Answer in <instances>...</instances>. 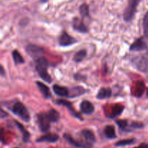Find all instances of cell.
I'll use <instances>...</instances> for the list:
<instances>
[{
    "label": "cell",
    "instance_id": "34",
    "mask_svg": "<svg viewBox=\"0 0 148 148\" xmlns=\"http://www.w3.org/2000/svg\"><path fill=\"white\" fill-rule=\"evenodd\" d=\"M147 96L148 97V90H147Z\"/></svg>",
    "mask_w": 148,
    "mask_h": 148
},
{
    "label": "cell",
    "instance_id": "4",
    "mask_svg": "<svg viewBox=\"0 0 148 148\" xmlns=\"http://www.w3.org/2000/svg\"><path fill=\"white\" fill-rule=\"evenodd\" d=\"M132 64L137 69L148 76V59L144 56H137L132 60Z\"/></svg>",
    "mask_w": 148,
    "mask_h": 148
},
{
    "label": "cell",
    "instance_id": "3",
    "mask_svg": "<svg viewBox=\"0 0 148 148\" xmlns=\"http://www.w3.org/2000/svg\"><path fill=\"white\" fill-rule=\"evenodd\" d=\"M142 0H129L128 5L124 12V21L129 23L132 21L137 12V8Z\"/></svg>",
    "mask_w": 148,
    "mask_h": 148
},
{
    "label": "cell",
    "instance_id": "22",
    "mask_svg": "<svg viewBox=\"0 0 148 148\" xmlns=\"http://www.w3.org/2000/svg\"><path fill=\"white\" fill-rule=\"evenodd\" d=\"M104 134H105L106 137L108 139H114L116 137L115 128L112 125H108L105 127Z\"/></svg>",
    "mask_w": 148,
    "mask_h": 148
},
{
    "label": "cell",
    "instance_id": "21",
    "mask_svg": "<svg viewBox=\"0 0 148 148\" xmlns=\"http://www.w3.org/2000/svg\"><path fill=\"white\" fill-rule=\"evenodd\" d=\"M48 119L50 121V122H57L59 121L60 116H59V112L55 109H51L46 113Z\"/></svg>",
    "mask_w": 148,
    "mask_h": 148
},
{
    "label": "cell",
    "instance_id": "9",
    "mask_svg": "<svg viewBox=\"0 0 148 148\" xmlns=\"http://www.w3.org/2000/svg\"><path fill=\"white\" fill-rule=\"evenodd\" d=\"M56 103L59 104V105H62V106H64L66 107L72 116H74L75 117H76V118L79 119L80 120H83V119L82 118L80 114H79L77 111H76V110L74 108L72 103L69 102V101H66V100L62 99V100H58V101H56Z\"/></svg>",
    "mask_w": 148,
    "mask_h": 148
},
{
    "label": "cell",
    "instance_id": "30",
    "mask_svg": "<svg viewBox=\"0 0 148 148\" xmlns=\"http://www.w3.org/2000/svg\"><path fill=\"white\" fill-rule=\"evenodd\" d=\"M132 128H135V129H142L144 127V124L143 123H140V122H132V124H131L130 126Z\"/></svg>",
    "mask_w": 148,
    "mask_h": 148
},
{
    "label": "cell",
    "instance_id": "23",
    "mask_svg": "<svg viewBox=\"0 0 148 148\" xmlns=\"http://www.w3.org/2000/svg\"><path fill=\"white\" fill-rule=\"evenodd\" d=\"M85 92V90L82 88V87H76V88H72V90L69 91V96L70 98H75V97H77L79 95H82Z\"/></svg>",
    "mask_w": 148,
    "mask_h": 148
},
{
    "label": "cell",
    "instance_id": "20",
    "mask_svg": "<svg viewBox=\"0 0 148 148\" xmlns=\"http://www.w3.org/2000/svg\"><path fill=\"white\" fill-rule=\"evenodd\" d=\"M145 89V83L143 81H138L135 85V89H134V94L136 97H141L143 95Z\"/></svg>",
    "mask_w": 148,
    "mask_h": 148
},
{
    "label": "cell",
    "instance_id": "16",
    "mask_svg": "<svg viewBox=\"0 0 148 148\" xmlns=\"http://www.w3.org/2000/svg\"><path fill=\"white\" fill-rule=\"evenodd\" d=\"M82 137H84L85 140L90 144H93L95 143V136L94 133L90 130H83L81 132Z\"/></svg>",
    "mask_w": 148,
    "mask_h": 148
},
{
    "label": "cell",
    "instance_id": "11",
    "mask_svg": "<svg viewBox=\"0 0 148 148\" xmlns=\"http://www.w3.org/2000/svg\"><path fill=\"white\" fill-rule=\"evenodd\" d=\"M59 137L58 134H54V133H48L46 134L45 135L41 136L40 137H39L37 140L38 143H43V142H46V143H56L58 140H59Z\"/></svg>",
    "mask_w": 148,
    "mask_h": 148
},
{
    "label": "cell",
    "instance_id": "26",
    "mask_svg": "<svg viewBox=\"0 0 148 148\" xmlns=\"http://www.w3.org/2000/svg\"><path fill=\"white\" fill-rule=\"evenodd\" d=\"M79 13L82 17H90L89 12V6L86 3H84L79 7Z\"/></svg>",
    "mask_w": 148,
    "mask_h": 148
},
{
    "label": "cell",
    "instance_id": "6",
    "mask_svg": "<svg viewBox=\"0 0 148 148\" xmlns=\"http://www.w3.org/2000/svg\"><path fill=\"white\" fill-rule=\"evenodd\" d=\"M38 121L39 128L42 132H47L50 130V121L48 119L46 113H40L38 114Z\"/></svg>",
    "mask_w": 148,
    "mask_h": 148
},
{
    "label": "cell",
    "instance_id": "15",
    "mask_svg": "<svg viewBox=\"0 0 148 148\" xmlns=\"http://www.w3.org/2000/svg\"><path fill=\"white\" fill-rule=\"evenodd\" d=\"M112 95V90L110 88H102L99 90L98 94L96 95V98L99 100L106 99L108 98Z\"/></svg>",
    "mask_w": 148,
    "mask_h": 148
},
{
    "label": "cell",
    "instance_id": "5",
    "mask_svg": "<svg viewBox=\"0 0 148 148\" xmlns=\"http://www.w3.org/2000/svg\"><path fill=\"white\" fill-rule=\"evenodd\" d=\"M25 49L27 54L30 55L32 58L39 59V58L42 57L41 56L44 53V50L43 48L37 46V45L30 44L27 46Z\"/></svg>",
    "mask_w": 148,
    "mask_h": 148
},
{
    "label": "cell",
    "instance_id": "2",
    "mask_svg": "<svg viewBox=\"0 0 148 148\" xmlns=\"http://www.w3.org/2000/svg\"><path fill=\"white\" fill-rule=\"evenodd\" d=\"M12 111L14 114L21 119L25 122H29L30 120V115L27 108L21 102H16L12 105L11 108Z\"/></svg>",
    "mask_w": 148,
    "mask_h": 148
},
{
    "label": "cell",
    "instance_id": "10",
    "mask_svg": "<svg viewBox=\"0 0 148 148\" xmlns=\"http://www.w3.org/2000/svg\"><path fill=\"white\" fill-rule=\"evenodd\" d=\"M72 26H73L74 30H77V31L81 33H87L88 32V27L85 25V23L82 22V20L77 18V17L74 19Z\"/></svg>",
    "mask_w": 148,
    "mask_h": 148
},
{
    "label": "cell",
    "instance_id": "31",
    "mask_svg": "<svg viewBox=\"0 0 148 148\" xmlns=\"http://www.w3.org/2000/svg\"><path fill=\"white\" fill-rule=\"evenodd\" d=\"M7 115H8V114H7V113L0 108V117H2L3 118V117L7 116Z\"/></svg>",
    "mask_w": 148,
    "mask_h": 148
},
{
    "label": "cell",
    "instance_id": "24",
    "mask_svg": "<svg viewBox=\"0 0 148 148\" xmlns=\"http://www.w3.org/2000/svg\"><path fill=\"white\" fill-rule=\"evenodd\" d=\"M12 55L13 60H14L15 64H22L25 62V59H23V57L22 56V55L20 54V52L17 50H14L12 53Z\"/></svg>",
    "mask_w": 148,
    "mask_h": 148
},
{
    "label": "cell",
    "instance_id": "7",
    "mask_svg": "<svg viewBox=\"0 0 148 148\" xmlns=\"http://www.w3.org/2000/svg\"><path fill=\"white\" fill-rule=\"evenodd\" d=\"M147 49V43L145 40L144 37L137 38L132 44L130 46V50L131 51H140Z\"/></svg>",
    "mask_w": 148,
    "mask_h": 148
},
{
    "label": "cell",
    "instance_id": "35",
    "mask_svg": "<svg viewBox=\"0 0 148 148\" xmlns=\"http://www.w3.org/2000/svg\"><path fill=\"white\" fill-rule=\"evenodd\" d=\"M15 148H18V147H15Z\"/></svg>",
    "mask_w": 148,
    "mask_h": 148
},
{
    "label": "cell",
    "instance_id": "1",
    "mask_svg": "<svg viewBox=\"0 0 148 148\" xmlns=\"http://www.w3.org/2000/svg\"><path fill=\"white\" fill-rule=\"evenodd\" d=\"M48 66H49V62L46 58L40 57L36 59V69L38 73L39 76L41 77L42 79L49 83H51L52 79L48 72Z\"/></svg>",
    "mask_w": 148,
    "mask_h": 148
},
{
    "label": "cell",
    "instance_id": "27",
    "mask_svg": "<svg viewBox=\"0 0 148 148\" xmlns=\"http://www.w3.org/2000/svg\"><path fill=\"white\" fill-rule=\"evenodd\" d=\"M134 143H135V139H128V140H123L117 142L115 145L117 146V147H121V146L130 145H132Z\"/></svg>",
    "mask_w": 148,
    "mask_h": 148
},
{
    "label": "cell",
    "instance_id": "29",
    "mask_svg": "<svg viewBox=\"0 0 148 148\" xmlns=\"http://www.w3.org/2000/svg\"><path fill=\"white\" fill-rule=\"evenodd\" d=\"M116 123L120 129L123 130H127V125H128V122L127 120H117Z\"/></svg>",
    "mask_w": 148,
    "mask_h": 148
},
{
    "label": "cell",
    "instance_id": "33",
    "mask_svg": "<svg viewBox=\"0 0 148 148\" xmlns=\"http://www.w3.org/2000/svg\"><path fill=\"white\" fill-rule=\"evenodd\" d=\"M134 148H148V145L147 144H146V143H142L139 147H134Z\"/></svg>",
    "mask_w": 148,
    "mask_h": 148
},
{
    "label": "cell",
    "instance_id": "8",
    "mask_svg": "<svg viewBox=\"0 0 148 148\" xmlns=\"http://www.w3.org/2000/svg\"><path fill=\"white\" fill-rule=\"evenodd\" d=\"M77 40L75 38H74L73 37H72L71 36H69L66 32H63L61 35V36L59 37V43L60 46H69L71 45L74 44V43H77Z\"/></svg>",
    "mask_w": 148,
    "mask_h": 148
},
{
    "label": "cell",
    "instance_id": "28",
    "mask_svg": "<svg viewBox=\"0 0 148 148\" xmlns=\"http://www.w3.org/2000/svg\"><path fill=\"white\" fill-rule=\"evenodd\" d=\"M143 30L145 36L148 37V11L145 13L143 18Z\"/></svg>",
    "mask_w": 148,
    "mask_h": 148
},
{
    "label": "cell",
    "instance_id": "14",
    "mask_svg": "<svg viewBox=\"0 0 148 148\" xmlns=\"http://www.w3.org/2000/svg\"><path fill=\"white\" fill-rule=\"evenodd\" d=\"M124 109V106L121 105V104H116V105H114V106H112V108H111V113H110V115L108 116L111 119L115 118V117L121 115V114H122Z\"/></svg>",
    "mask_w": 148,
    "mask_h": 148
},
{
    "label": "cell",
    "instance_id": "25",
    "mask_svg": "<svg viewBox=\"0 0 148 148\" xmlns=\"http://www.w3.org/2000/svg\"><path fill=\"white\" fill-rule=\"evenodd\" d=\"M87 56V51L85 49H82L79 50L74 55V60L77 63L81 62Z\"/></svg>",
    "mask_w": 148,
    "mask_h": 148
},
{
    "label": "cell",
    "instance_id": "12",
    "mask_svg": "<svg viewBox=\"0 0 148 148\" xmlns=\"http://www.w3.org/2000/svg\"><path fill=\"white\" fill-rule=\"evenodd\" d=\"M80 109L83 114L90 115L94 112L95 107L93 104L88 101H83L80 104Z\"/></svg>",
    "mask_w": 148,
    "mask_h": 148
},
{
    "label": "cell",
    "instance_id": "32",
    "mask_svg": "<svg viewBox=\"0 0 148 148\" xmlns=\"http://www.w3.org/2000/svg\"><path fill=\"white\" fill-rule=\"evenodd\" d=\"M0 75L1 76H4L5 75V70H4V67L0 64Z\"/></svg>",
    "mask_w": 148,
    "mask_h": 148
},
{
    "label": "cell",
    "instance_id": "18",
    "mask_svg": "<svg viewBox=\"0 0 148 148\" xmlns=\"http://www.w3.org/2000/svg\"><path fill=\"white\" fill-rule=\"evenodd\" d=\"M64 137L65 140H67L71 145H72L77 148H90V146L87 145H84L83 143H79V142H77V140H74V139L72 138V136L69 135V134H64Z\"/></svg>",
    "mask_w": 148,
    "mask_h": 148
},
{
    "label": "cell",
    "instance_id": "19",
    "mask_svg": "<svg viewBox=\"0 0 148 148\" xmlns=\"http://www.w3.org/2000/svg\"><path fill=\"white\" fill-rule=\"evenodd\" d=\"M14 123L17 125V127H18V129L20 130V131L21 132L22 134H23V140L24 143H27L29 142L30 138V134L29 133V132L26 130L25 128L24 127V126L22 124H20V122L17 121H14Z\"/></svg>",
    "mask_w": 148,
    "mask_h": 148
},
{
    "label": "cell",
    "instance_id": "13",
    "mask_svg": "<svg viewBox=\"0 0 148 148\" xmlns=\"http://www.w3.org/2000/svg\"><path fill=\"white\" fill-rule=\"evenodd\" d=\"M53 90L54 93L59 97H68L69 95V90L67 88L59 85H53Z\"/></svg>",
    "mask_w": 148,
    "mask_h": 148
},
{
    "label": "cell",
    "instance_id": "17",
    "mask_svg": "<svg viewBox=\"0 0 148 148\" xmlns=\"http://www.w3.org/2000/svg\"><path fill=\"white\" fill-rule=\"evenodd\" d=\"M36 85H37L38 88L39 90L40 91V92L42 93V95H43L45 98H49L51 96V94L50 89L49 88V87L46 86L45 84H43L41 82H36Z\"/></svg>",
    "mask_w": 148,
    "mask_h": 148
}]
</instances>
